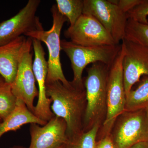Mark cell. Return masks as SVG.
<instances>
[{
  "instance_id": "6da1fadb",
  "label": "cell",
  "mask_w": 148,
  "mask_h": 148,
  "mask_svg": "<svg viewBox=\"0 0 148 148\" xmlns=\"http://www.w3.org/2000/svg\"><path fill=\"white\" fill-rule=\"evenodd\" d=\"M46 87L47 96L52 101V112L66 122L69 140L81 135L87 104L84 84L71 81L66 85L57 81L46 84Z\"/></svg>"
},
{
  "instance_id": "7a4b0ae2",
  "label": "cell",
  "mask_w": 148,
  "mask_h": 148,
  "mask_svg": "<svg viewBox=\"0 0 148 148\" xmlns=\"http://www.w3.org/2000/svg\"><path fill=\"white\" fill-rule=\"evenodd\" d=\"M110 67L101 62L92 64L84 79L86 91V109L84 121V132L98 123L102 126L107 114V94Z\"/></svg>"
},
{
  "instance_id": "3957f363",
  "label": "cell",
  "mask_w": 148,
  "mask_h": 148,
  "mask_svg": "<svg viewBox=\"0 0 148 148\" xmlns=\"http://www.w3.org/2000/svg\"><path fill=\"white\" fill-rule=\"evenodd\" d=\"M61 50L66 53L71 62L73 72V82L83 84V72L90 64L101 62L110 67L121 49V45L98 46H82L63 40Z\"/></svg>"
},
{
  "instance_id": "277c9868",
  "label": "cell",
  "mask_w": 148,
  "mask_h": 148,
  "mask_svg": "<svg viewBox=\"0 0 148 148\" xmlns=\"http://www.w3.org/2000/svg\"><path fill=\"white\" fill-rule=\"evenodd\" d=\"M121 45V49L109 70L107 86V114L106 119L101 126L102 129L98 132L101 137L100 139L110 135L117 119L125 111L126 95L123 69L125 49L123 45Z\"/></svg>"
},
{
  "instance_id": "5b68a950",
  "label": "cell",
  "mask_w": 148,
  "mask_h": 148,
  "mask_svg": "<svg viewBox=\"0 0 148 148\" xmlns=\"http://www.w3.org/2000/svg\"><path fill=\"white\" fill-rule=\"evenodd\" d=\"M53 24L48 31L44 29L29 32L24 36L38 40L45 43L49 52L48 73L46 84L59 81L64 85H68L70 82L66 79L62 70L60 51L61 50L60 36L64 23L68 21L65 16L58 12L56 5L51 8Z\"/></svg>"
},
{
  "instance_id": "8992f818",
  "label": "cell",
  "mask_w": 148,
  "mask_h": 148,
  "mask_svg": "<svg viewBox=\"0 0 148 148\" xmlns=\"http://www.w3.org/2000/svg\"><path fill=\"white\" fill-rule=\"evenodd\" d=\"M116 148H130L148 142V125L145 109L125 111L118 117L110 134Z\"/></svg>"
},
{
  "instance_id": "52a82bcc",
  "label": "cell",
  "mask_w": 148,
  "mask_h": 148,
  "mask_svg": "<svg viewBox=\"0 0 148 148\" xmlns=\"http://www.w3.org/2000/svg\"><path fill=\"white\" fill-rule=\"evenodd\" d=\"M83 14L96 18L117 45L124 40L128 17L127 13L110 0H84Z\"/></svg>"
},
{
  "instance_id": "ba28073f",
  "label": "cell",
  "mask_w": 148,
  "mask_h": 148,
  "mask_svg": "<svg viewBox=\"0 0 148 148\" xmlns=\"http://www.w3.org/2000/svg\"><path fill=\"white\" fill-rule=\"evenodd\" d=\"M32 40L28 37L19 60L16 77L11 84L12 90L17 100L23 101L34 114V101L38 96L33 70Z\"/></svg>"
},
{
  "instance_id": "9c48e42d",
  "label": "cell",
  "mask_w": 148,
  "mask_h": 148,
  "mask_svg": "<svg viewBox=\"0 0 148 148\" xmlns=\"http://www.w3.org/2000/svg\"><path fill=\"white\" fill-rule=\"evenodd\" d=\"M64 36L74 44L82 46L116 45L105 28L94 17L82 14Z\"/></svg>"
},
{
  "instance_id": "30bf717a",
  "label": "cell",
  "mask_w": 148,
  "mask_h": 148,
  "mask_svg": "<svg viewBox=\"0 0 148 148\" xmlns=\"http://www.w3.org/2000/svg\"><path fill=\"white\" fill-rule=\"evenodd\" d=\"M40 3V0H29L16 15L0 23V45L29 32L43 29L36 15Z\"/></svg>"
},
{
  "instance_id": "8fae6325",
  "label": "cell",
  "mask_w": 148,
  "mask_h": 148,
  "mask_svg": "<svg viewBox=\"0 0 148 148\" xmlns=\"http://www.w3.org/2000/svg\"><path fill=\"white\" fill-rule=\"evenodd\" d=\"M122 43L125 49L123 69L126 95L141 77L148 76V47L125 40L122 41Z\"/></svg>"
},
{
  "instance_id": "7c38bea8",
  "label": "cell",
  "mask_w": 148,
  "mask_h": 148,
  "mask_svg": "<svg viewBox=\"0 0 148 148\" xmlns=\"http://www.w3.org/2000/svg\"><path fill=\"white\" fill-rule=\"evenodd\" d=\"M32 39L34 52L33 70L39 88L38 101L35 107L34 114L40 119L47 122L55 116L51 109L52 101L48 98L46 92L48 65L45 59V53L41 42L36 39Z\"/></svg>"
},
{
  "instance_id": "4fadbf2b",
  "label": "cell",
  "mask_w": 148,
  "mask_h": 148,
  "mask_svg": "<svg viewBox=\"0 0 148 148\" xmlns=\"http://www.w3.org/2000/svg\"><path fill=\"white\" fill-rule=\"evenodd\" d=\"M31 142L28 148H57L69 141L67 124L64 119L54 116L45 125L30 124Z\"/></svg>"
},
{
  "instance_id": "5bb4252c",
  "label": "cell",
  "mask_w": 148,
  "mask_h": 148,
  "mask_svg": "<svg viewBox=\"0 0 148 148\" xmlns=\"http://www.w3.org/2000/svg\"><path fill=\"white\" fill-rule=\"evenodd\" d=\"M27 39L22 36L0 45V75L7 83L14 81Z\"/></svg>"
},
{
  "instance_id": "9a60e30c",
  "label": "cell",
  "mask_w": 148,
  "mask_h": 148,
  "mask_svg": "<svg viewBox=\"0 0 148 148\" xmlns=\"http://www.w3.org/2000/svg\"><path fill=\"white\" fill-rule=\"evenodd\" d=\"M47 122L40 119L28 109L23 101L17 100L14 110L0 123V139L6 132L16 131L24 125L34 123L43 126Z\"/></svg>"
},
{
  "instance_id": "2e32d148",
  "label": "cell",
  "mask_w": 148,
  "mask_h": 148,
  "mask_svg": "<svg viewBox=\"0 0 148 148\" xmlns=\"http://www.w3.org/2000/svg\"><path fill=\"white\" fill-rule=\"evenodd\" d=\"M138 87L126 95L125 111L132 112L145 109L148 105V76H143Z\"/></svg>"
},
{
  "instance_id": "e0dca14e",
  "label": "cell",
  "mask_w": 148,
  "mask_h": 148,
  "mask_svg": "<svg viewBox=\"0 0 148 148\" xmlns=\"http://www.w3.org/2000/svg\"><path fill=\"white\" fill-rule=\"evenodd\" d=\"M57 9L65 16L70 23V26L75 24L83 12L84 0H56Z\"/></svg>"
},
{
  "instance_id": "ac0fdd59",
  "label": "cell",
  "mask_w": 148,
  "mask_h": 148,
  "mask_svg": "<svg viewBox=\"0 0 148 148\" xmlns=\"http://www.w3.org/2000/svg\"><path fill=\"white\" fill-rule=\"evenodd\" d=\"M124 40L148 47V23L144 24L128 19Z\"/></svg>"
},
{
  "instance_id": "d6986e66",
  "label": "cell",
  "mask_w": 148,
  "mask_h": 148,
  "mask_svg": "<svg viewBox=\"0 0 148 148\" xmlns=\"http://www.w3.org/2000/svg\"><path fill=\"white\" fill-rule=\"evenodd\" d=\"M101 125H94L92 128L83 132L76 138L69 140L65 148H96L97 136Z\"/></svg>"
},
{
  "instance_id": "ffe728a7",
  "label": "cell",
  "mask_w": 148,
  "mask_h": 148,
  "mask_svg": "<svg viewBox=\"0 0 148 148\" xmlns=\"http://www.w3.org/2000/svg\"><path fill=\"white\" fill-rule=\"evenodd\" d=\"M17 101L10 84L6 82L0 86V119L2 121L15 108Z\"/></svg>"
},
{
  "instance_id": "44dd1931",
  "label": "cell",
  "mask_w": 148,
  "mask_h": 148,
  "mask_svg": "<svg viewBox=\"0 0 148 148\" xmlns=\"http://www.w3.org/2000/svg\"><path fill=\"white\" fill-rule=\"evenodd\" d=\"M127 14L128 19L140 23L147 24L148 0H144L143 2L128 12Z\"/></svg>"
},
{
  "instance_id": "7402d4cb",
  "label": "cell",
  "mask_w": 148,
  "mask_h": 148,
  "mask_svg": "<svg viewBox=\"0 0 148 148\" xmlns=\"http://www.w3.org/2000/svg\"><path fill=\"white\" fill-rule=\"evenodd\" d=\"M143 1L144 0H111L112 3L117 5L123 11L126 13Z\"/></svg>"
},
{
  "instance_id": "603a6c76",
  "label": "cell",
  "mask_w": 148,
  "mask_h": 148,
  "mask_svg": "<svg viewBox=\"0 0 148 148\" xmlns=\"http://www.w3.org/2000/svg\"><path fill=\"white\" fill-rule=\"evenodd\" d=\"M96 148H116L110 136H106L97 141Z\"/></svg>"
},
{
  "instance_id": "cb8c5ba5",
  "label": "cell",
  "mask_w": 148,
  "mask_h": 148,
  "mask_svg": "<svg viewBox=\"0 0 148 148\" xmlns=\"http://www.w3.org/2000/svg\"><path fill=\"white\" fill-rule=\"evenodd\" d=\"M130 148H148V142H140Z\"/></svg>"
},
{
  "instance_id": "d4e9b609",
  "label": "cell",
  "mask_w": 148,
  "mask_h": 148,
  "mask_svg": "<svg viewBox=\"0 0 148 148\" xmlns=\"http://www.w3.org/2000/svg\"><path fill=\"white\" fill-rule=\"evenodd\" d=\"M6 83L4 79L0 75V86L3 85Z\"/></svg>"
},
{
  "instance_id": "484cf974",
  "label": "cell",
  "mask_w": 148,
  "mask_h": 148,
  "mask_svg": "<svg viewBox=\"0 0 148 148\" xmlns=\"http://www.w3.org/2000/svg\"><path fill=\"white\" fill-rule=\"evenodd\" d=\"M146 112V117H147V121L148 125V105L145 108Z\"/></svg>"
},
{
  "instance_id": "4316f807",
  "label": "cell",
  "mask_w": 148,
  "mask_h": 148,
  "mask_svg": "<svg viewBox=\"0 0 148 148\" xmlns=\"http://www.w3.org/2000/svg\"><path fill=\"white\" fill-rule=\"evenodd\" d=\"M9 148H24V147H22V146H13V147H10Z\"/></svg>"
},
{
  "instance_id": "83f0119b",
  "label": "cell",
  "mask_w": 148,
  "mask_h": 148,
  "mask_svg": "<svg viewBox=\"0 0 148 148\" xmlns=\"http://www.w3.org/2000/svg\"><path fill=\"white\" fill-rule=\"evenodd\" d=\"M65 145H64L61 146V147H58L57 148H65Z\"/></svg>"
},
{
  "instance_id": "f1b7e54d",
  "label": "cell",
  "mask_w": 148,
  "mask_h": 148,
  "mask_svg": "<svg viewBox=\"0 0 148 148\" xmlns=\"http://www.w3.org/2000/svg\"><path fill=\"white\" fill-rule=\"evenodd\" d=\"M2 121V120L0 119V123Z\"/></svg>"
}]
</instances>
